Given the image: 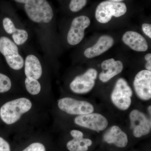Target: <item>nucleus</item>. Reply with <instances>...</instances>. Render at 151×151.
Listing matches in <instances>:
<instances>
[{
    "label": "nucleus",
    "instance_id": "f257e3e1",
    "mask_svg": "<svg viewBox=\"0 0 151 151\" xmlns=\"http://www.w3.org/2000/svg\"><path fill=\"white\" fill-rule=\"evenodd\" d=\"M32 103L25 97H21L5 103L0 110L1 119L5 124L11 125L19 121L23 114L31 109Z\"/></svg>",
    "mask_w": 151,
    "mask_h": 151
},
{
    "label": "nucleus",
    "instance_id": "f03ea898",
    "mask_svg": "<svg viewBox=\"0 0 151 151\" xmlns=\"http://www.w3.org/2000/svg\"><path fill=\"white\" fill-rule=\"evenodd\" d=\"M24 9L29 18L35 22L48 23L53 17L52 9L47 0H28Z\"/></svg>",
    "mask_w": 151,
    "mask_h": 151
},
{
    "label": "nucleus",
    "instance_id": "7ed1b4c3",
    "mask_svg": "<svg viewBox=\"0 0 151 151\" xmlns=\"http://www.w3.org/2000/svg\"><path fill=\"white\" fill-rule=\"evenodd\" d=\"M0 52L12 69L19 70L23 67L24 60L19 53L17 45L10 39L5 36L0 37Z\"/></svg>",
    "mask_w": 151,
    "mask_h": 151
},
{
    "label": "nucleus",
    "instance_id": "20e7f679",
    "mask_svg": "<svg viewBox=\"0 0 151 151\" xmlns=\"http://www.w3.org/2000/svg\"><path fill=\"white\" fill-rule=\"evenodd\" d=\"M127 7L124 3L106 1L97 6L95 11V18L100 23H107L112 17L122 16L127 12Z\"/></svg>",
    "mask_w": 151,
    "mask_h": 151
},
{
    "label": "nucleus",
    "instance_id": "39448f33",
    "mask_svg": "<svg viewBox=\"0 0 151 151\" xmlns=\"http://www.w3.org/2000/svg\"><path fill=\"white\" fill-rule=\"evenodd\" d=\"M133 91L124 78H120L116 81L111 95L112 103L117 108L126 111L132 103Z\"/></svg>",
    "mask_w": 151,
    "mask_h": 151
},
{
    "label": "nucleus",
    "instance_id": "423d86ee",
    "mask_svg": "<svg viewBox=\"0 0 151 151\" xmlns=\"http://www.w3.org/2000/svg\"><path fill=\"white\" fill-rule=\"evenodd\" d=\"M58 105L61 111L70 115L81 116L93 113L94 110V106L89 102L70 97L60 99Z\"/></svg>",
    "mask_w": 151,
    "mask_h": 151
},
{
    "label": "nucleus",
    "instance_id": "0eeeda50",
    "mask_svg": "<svg viewBox=\"0 0 151 151\" xmlns=\"http://www.w3.org/2000/svg\"><path fill=\"white\" fill-rule=\"evenodd\" d=\"M97 76L96 69L89 68L83 74L76 76L71 81L70 84V90L76 94L88 93L94 87Z\"/></svg>",
    "mask_w": 151,
    "mask_h": 151
},
{
    "label": "nucleus",
    "instance_id": "6e6552de",
    "mask_svg": "<svg viewBox=\"0 0 151 151\" xmlns=\"http://www.w3.org/2000/svg\"><path fill=\"white\" fill-rule=\"evenodd\" d=\"M76 125L86 129L100 132L108 127V120L106 118L97 113H90L78 116L74 119Z\"/></svg>",
    "mask_w": 151,
    "mask_h": 151
},
{
    "label": "nucleus",
    "instance_id": "1a4fd4ad",
    "mask_svg": "<svg viewBox=\"0 0 151 151\" xmlns=\"http://www.w3.org/2000/svg\"><path fill=\"white\" fill-rule=\"evenodd\" d=\"M90 20L88 17L80 16L73 19L67 35V41L69 44L75 45L83 40L85 30L89 27Z\"/></svg>",
    "mask_w": 151,
    "mask_h": 151
},
{
    "label": "nucleus",
    "instance_id": "9d476101",
    "mask_svg": "<svg viewBox=\"0 0 151 151\" xmlns=\"http://www.w3.org/2000/svg\"><path fill=\"white\" fill-rule=\"evenodd\" d=\"M131 128L136 137L147 135L150 132L151 122L145 113L138 110H133L130 113Z\"/></svg>",
    "mask_w": 151,
    "mask_h": 151
},
{
    "label": "nucleus",
    "instance_id": "9b49d317",
    "mask_svg": "<svg viewBox=\"0 0 151 151\" xmlns=\"http://www.w3.org/2000/svg\"><path fill=\"white\" fill-rule=\"evenodd\" d=\"M134 86L136 94L143 100L151 98V71L141 70L135 76Z\"/></svg>",
    "mask_w": 151,
    "mask_h": 151
},
{
    "label": "nucleus",
    "instance_id": "f8f14e48",
    "mask_svg": "<svg viewBox=\"0 0 151 151\" xmlns=\"http://www.w3.org/2000/svg\"><path fill=\"white\" fill-rule=\"evenodd\" d=\"M103 69L99 75V79L103 82H108L111 78L122 72L124 65L120 60H115L113 58L105 60L101 63Z\"/></svg>",
    "mask_w": 151,
    "mask_h": 151
},
{
    "label": "nucleus",
    "instance_id": "ddd939ff",
    "mask_svg": "<svg viewBox=\"0 0 151 151\" xmlns=\"http://www.w3.org/2000/svg\"><path fill=\"white\" fill-rule=\"evenodd\" d=\"M113 44L114 40L111 36H102L94 45L85 50L84 55L88 58L99 56L111 48Z\"/></svg>",
    "mask_w": 151,
    "mask_h": 151
},
{
    "label": "nucleus",
    "instance_id": "4468645a",
    "mask_svg": "<svg viewBox=\"0 0 151 151\" xmlns=\"http://www.w3.org/2000/svg\"><path fill=\"white\" fill-rule=\"evenodd\" d=\"M122 40L134 51L145 52L148 48L147 42L145 38L136 32L129 31L125 32L122 37Z\"/></svg>",
    "mask_w": 151,
    "mask_h": 151
},
{
    "label": "nucleus",
    "instance_id": "2eb2a0df",
    "mask_svg": "<svg viewBox=\"0 0 151 151\" xmlns=\"http://www.w3.org/2000/svg\"><path fill=\"white\" fill-rule=\"evenodd\" d=\"M103 139L108 144H113L118 147L124 148L128 143L127 135L120 127L116 126L111 127L104 136Z\"/></svg>",
    "mask_w": 151,
    "mask_h": 151
},
{
    "label": "nucleus",
    "instance_id": "dca6fc26",
    "mask_svg": "<svg viewBox=\"0 0 151 151\" xmlns=\"http://www.w3.org/2000/svg\"><path fill=\"white\" fill-rule=\"evenodd\" d=\"M24 73L27 77L38 79L42 75V69L40 61L35 55H29L24 61Z\"/></svg>",
    "mask_w": 151,
    "mask_h": 151
},
{
    "label": "nucleus",
    "instance_id": "f3484780",
    "mask_svg": "<svg viewBox=\"0 0 151 151\" xmlns=\"http://www.w3.org/2000/svg\"><path fill=\"white\" fill-rule=\"evenodd\" d=\"M92 144V140L89 139L73 138L67 143L66 147L70 151H87Z\"/></svg>",
    "mask_w": 151,
    "mask_h": 151
},
{
    "label": "nucleus",
    "instance_id": "a211bd4d",
    "mask_svg": "<svg viewBox=\"0 0 151 151\" xmlns=\"http://www.w3.org/2000/svg\"><path fill=\"white\" fill-rule=\"evenodd\" d=\"M25 85L27 92L32 95H37L40 92V84L37 79L26 77L25 80Z\"/></svg>",
    "mask_w": 151,
    "mask_h": 151
},
{
    "label": "nucleus",
    "instance_id": "6ab92c4d",
    "mask_svg": "<svg viewBox=\"0 0 151 151\" xmlns=\"http://www.w3.org/2000/svg\"><path fill=\"white\" fill-rule=\"evenodd\" d=\"M28 36V33L27 31L20 29H17L12 35L14 42L17 45L24 44L27 41Z\"/></svg>",
    "mask_w": 151,
    "mask_h": 151
},
{
    "label": "nucleus",
    "instance_id": "aec40b11",
    "mask_svg": "<svg viewBox=\"0 0 151 151\" xmlns=\"http://www.w3.org/2000/svg\"><path fill=\"white\" fill-rule=\"evenodd\" d=\"M12 81L8 76L0 73V93L8 92L12 87Z\"/></svg>",
    "mask_w": 151,
    "mask_h": 151
},
{
    "label": "nucleus",
    "instance_id": "412c9836",
    "mask_svg": "<svg viewBox=\"0 0 151 151\" xmlns=\"http://www.w3.org/2000/svg\"><path fill=\"white\" fill-rule=\"evenodd\" d=\"M87 0H71L69 8L74 12L81 10L86 6Z\"/></svg>",
    "mask_w": 151,
    "mask_h": 151
},
{
    "label": "nucleus",
    "instance_id": "4be33fe9",
    "mask_svg": "<svg viewBox=\"0 0 151 151\" xmlns=\"http://www.w3.org/2000/svg\"><path fill=\"white\" fill-rule=\"evenodd\" d=\"M3 25L4 29L9 34H12L17 29L13 22L8 17L5 18L3 19Z\"/></svg>",
    "mask_w": 151,
    "mask_h": 151
},
{
    "label": "nucleus",
    "instance_id": "5701e85b",
    "mask_svg": "<svg viewBox=\"0 0 151 151\" xmlns=\"http://www.w3.org/2000/svg\"><path fill=\"white\" fill-rule=\"evenodd\" d=\"M22 151H46V150L43 144L35 142L30 145Z\"/></svg>",
    "mask_w": 151,
    "mask_h": 151
},
{
    "label": "nucleus",
    "instance_id": "b1692460",
    "mask_svg": "<svg viewBox=\"0 0 151 151\" xmlns=\"http://www.w3.org/2000/svg\"><path fill=\"white\" fill-rule=\"evenodd\" d=\"M0 151H11L8 142L1 137H0Z\"/></svg>",
    "mask_w": 151,
    "mask_h": 151
},
{
    "label": "nucleus",
    "instance_id": "393cba45",
    "mask_svg": "<svg viewBox=\"0 0 151 151\" xmlns=\"http://www.w3.org/2000/svg\"><path fill=\"white\" fill-rule=\"evenodd\" d=\"M142 29L144 33L151 38V25L148 23L143 24L142 25Z\"/></svg>",
    "mask_w": 151,
    "mask_h": 151
},
{
    "label": "nucleus",
    "instance_id": "a878e982",
    "mask_svg": "<svg viewBox=\"0 0 151 151\" xmlns=\"http://www.w3.org/2000/svg\"><path fill=\"white\" fill-rule=\"evenodd\" d=\"M70 135L73 138H83V134L81 131L77 130H73L70 132Z\"/></svg>",
    "mask_w": 151,
    "mask_h": 151
},
{
    "label": "nucleus",
    "instance_id": "bb28decb",
    "mask_svg": "<svg viewBox=\"0 0 151 151\" xmlns=\"http://www.w3.org/2000/svg\"><path fill=\"white\" fill-rule=\"evenodd\" d=\"M147 61L145 65L146 69L149 71H151V60Z\"/></svg>",
    "mask_w": 151,
    "mask_h": 151
},
{
    "label": "nucleus",
    "instance_id": "cd10ccee",
    "mask_svg": "<svg viewBox=\"0 0 151 151\" xmlns=\"http://www.w3.org/2000/svg\"><path fill=\"white\" fill-rule=\"evenodd\" d=\"M145 59L146 61H148V60H151V54L149 53L146 54L145 56Z\"/></svg>",
    "mask_w": 151,
    "mask_h": 151
},
{
    "label": "nucleus",
    "instance_id": "c85d7f7f",
    "mask_svg": "<svg viewBox=\"0 0 151 151\" xmlns=\"http://www.w3.org/2000/svg\"><path fill=\"white\" fill-rule=\"evenodd\" d=\"M14 1L17 2L25 4L28 0H14Z\"/></svg>",
    "mask_w": 151,
    "mask_h": 151
},
{
    "label": "nucleus",
    "instance_id": "c756f323",
    "mask_svg": "<svg viewBox=\"0 0 151 151\" xmlns=\"http://www.w3.org/2000/svg\"><path fill=\"white\" fill-rule=\"evenodd\" d=\"M148 111H149V113H150V115H151V106H149Z\"/></svg>",
    "mask_w": 151,
    "mask_h": 151
},
{
    "label": "nucleus",
    "instance_id": "7c9ffc66",
    "mask_svg": "<svg viewBox=\"0 0 151 151\" xmlns=\"http://www.w3.org/2000/svg\"><path fill=\"white\" fill-rule=\"evenodd\" d=\"M109 1H113L115 2H121L123 0H109Z\"/></svg>",
    "mask_w": 151,
    "mask_h": 151
}]
</instances>
